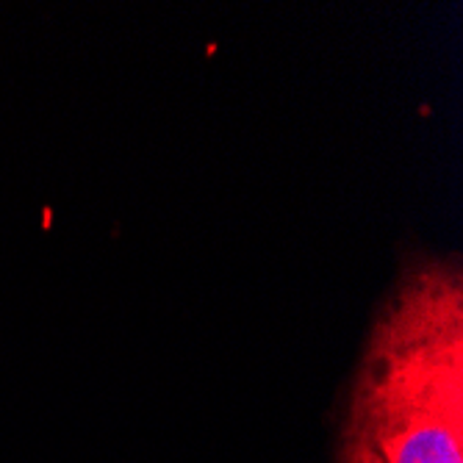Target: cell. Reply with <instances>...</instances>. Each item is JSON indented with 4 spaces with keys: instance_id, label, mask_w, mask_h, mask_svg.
Returning <instances> with one entry per match:
<instances>
[{
    "instance_id": "2",
    "label": "cell",
    "mask_w": 463,
    "mask_h": 463,
    "mask_svg": "<svg viewBox=\"0 0 463 463\" xmlns=\"http://www.w3.org/2000/svg\"><path fill=\"white\" fill-rule=\"evenodd\" d=\"M339 463H381V458H377L366 444L342 436V444H339Z\"/></svg>"
},
{
    "instance_id": "1",
    "label": "cell",
    "mask_w": 463,
    "mask_h": 463,
    "mask_svg": "<svg viewBox=\"0 0 463 463\" xmlns=\"http://www.w3.org/2000/svg\"><path fill=\"white\" fill-rule=\"evenodd\" d=\"M342 436L381 463H463L458 259H416L397 278L366 333Z\"/></svg>"
}]
</instances>
